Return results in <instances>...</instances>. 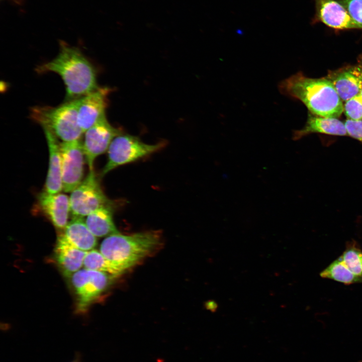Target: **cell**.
Returning <instances> with one entry per match:
<instances>
[{
	"label": "cell",
	"instance_id": "6da1fadb",
	"mask_svg": "<svg viewBox=\"0 0 362 362\" xmlns=\"http://www.w3.org/2000/svg\"><path fill=\"white\" fill-rule=\"evenodd\" d=\"M57 56L38 65L36 72L59 74L65 85L68 101L79 99L97 89L96 69L80 50L63 41H60Z\"/></svg>",
	"mask_w": 362,
	"mask_h": 362
},
{
	"label": "cell",
	"instance_id": "7a4b0ae2",
	"mask_svg": "<svg viewBox=\"0 0 362 362\" xmlns=\"http://www.w3.org/2000/svg\"><path fill=\"white\" fill-rule=\"evenodd\" d=\"M281 94L302 102L314 115L337 118L343 113V104L326 77L313 78L298 72L279 84Z\"/></svg>",
	"mask_w": 362,
	"mask_h": 362
},
{
	"label": "cell",
	"instance_id": "3957f363",
	"mask_svg": "<svg viewBox=\"0 0 362 362\" xmlns=\"http://www.w3.org/2000/svg\"><path fill=\"white\" fill-rule=\"evenodd\" d=\"M160 243L161 234L157 231L129 235L118 232L107 236L102 241L100 251L125 271L152 253Z\"/></svg>",
	"mask_w": 362,
	"mask_h": 362
},
{
	"label": "cell",
	"instance_id": "277c9868",
	"mask_svg": "<svg viewBox=\"0 0 362 362\" xmlns=\"http://www.w3.org/2000/svg\"><path fill=\"white\" fill-rule=\"evenodd\" d=\"M77 105L76 99L57 107L35 106L30 117L60 143L81 140L83 132L78 123Z\"/></svg>",
	"mask_w": 362,
	"mask_h": 362
},
{
	"label": "cell",
	"instance_id": "5b68a950",
	"mask_svg": "<svg viewBox=\"0 0 362 362\" xmlns=\"http://www.w3.org/2000/svg\"><path fill=\"white\" fill-rule=\"evenodd\" d=\"M165 141L155 144L144 143L137 137L124 133L117 136L111 142L107 150L106 163L100 173V177L115 168L137 161L163 148Z\"/></svg>",
	"mask_w": 362,
	"mask_h": 362
},
{
	"label": "cell",
	"instance_id": "8992f818",
	"mask_svg": "<svg viewBox=\"0 0 362 362\" xmlns=\"http://www.w3.org/2000/svg\"><path fill=\"white\" fill-rule=\"evenodd\" d=\"M69 201L70 214L73 218H83L98 209L114 208L116 205L104 193L94 169L89 170L85 178L71 192Z\"/></svg>",
	"mask_w": 362,
	"mask_h": 362
},
{
	"label": "cell",
	"instance_id": "52a82bcc",
	"mask_svg": "<svg viewBox=\"0 0 362 362\" xmlns=\"http://www.w3.org/2000/svg\"><path fill=\"white\" fill-rule=\"evenodd\" d=\"M107 273L80 269L71 277V282L76 297V312L84 313L88 307L106 290L112 277Z\"/></svg>",
	"mask_w": 362,
	"mask_h": 362
},
{
	"label": "cell",
	"instance_id": "ba28073f",
	"mask_svg": "<svg viewBox=\"0 0 362 362\" xmlns=\"http://www.w3.org/2000/svg\"><path fill=\"white\" fill-rule=\"evenodd\" d=\"M62 190L71 192L82 181L84 154L81 140L60 143Z\"/></svg>",
	"mask_w": 362,
	"mask_h": 362
},
{
	"label": "cell",
	"instance_id": "9c48e42d",
	"mask_svg": "<svg viewBox=\"0 0 362 362\" xmlns=\"http://www.w3.org/2000/svg\"><path fill=\"white\" fill-rule=\"evenodd\" d=\"M83 133V150L85 161L91 170L94 169L96 158L107 151L113 139L123 132L111 125L106 118Z\"/></svg>",
	"mask_w": 362,
	"mask_h": 362
},
{
	"label": "cell",
	"instance_id": "30bf717a",
	"mask_svg": "<svg viewBox=\"0 0 362 362\" xmlns=\"http://www.w3.org/2000/svg\"><path fill=\"white\" fill-rule=\"evenodd\" d=\"M32 213L44 216L56 228L63 230L70 213L69 197L61 193L51 194L44 190L37 195Z\"/></svg>",
	"mask_w": 362,
	"mask_h": 362
},
{
	"label": "cell",
	"instance_id": "8fae6325",
	"mask_svg": "<svg viewBox=\"0 0 362 362\" xmlns=\"http://www.w3.org/2000/svg\"><path fill=\"white\" fill-rule=\"evenodd\" d=\"M111 89L99 87L94 91L78 99L77 120L84 133L100 121L106 118L108 97Z\"/></svg>",
	"mask_w": 362,
	"mask_h": 362
},
{
	"label": "cell",
	"instance_id": "7c38bea8",
	"mask_svg": "<svg viewBox=\"0 0 362 362\" xmlns=\"http://www.w3.org/2000/svg\"><path fill=\"white\" fill-rule=\"evenodd\" d=\"M314 3L313 24L321 22L336 30L358 29L347 10L338 0H314Z\"/></svg>",
	"mask_w": 362,
	"mask_h": 362
},
{
	"label": "cell",
	"instance_id": "4fadbf2b",
	"mask_svg": "<svg viewBox=\"0 0 362 362\" xmlns=\"http://www.w3.org/2000/svg\"><path fill=\"white\" fill-rule=\"evenodd\" d=\"M326 77L345 102L360 94L362 89V62L330 71Z\"/></svg>",
	"mask_w": 362,
	"mask_h": 362
},
{
	"label": "cell",
	"instance_id": "5bb4252c",
	"mask_svg": "<svg viewBox=\"0 0 362 362\" xmlns=\"http://www.w3.org/2000/svg\"><path fill=\"white\" fill-rule=\"evenodd\" d=\"M87 252L71 245L61 234L58 236L54 250L55 258L66 277L71 278L80 269Z\"/></svg>",
	"mask_w": 362,
	"mask_h": 362
},
{
	"label": "cell",
	"instance_id": "9a60e30c",
	"mask_svg": "<svg viewBox=\"0 0 362 362\" xmlns=\"http://www.w3.org/2000/svg\"><path fill=\"white\" fill-rule=\"evenodd\" d=\"M49 151V164L44 191L51 194L62 190L60 142L54 136L44 133Z\"/></svg>",
	"mask_w": 362,
	"mask_h": 362
},
{
	"label": "cell",
	"instance_id": "2e32d148",
	"mask_svg": "<svg viewBox=\"0 0 362 362\" xmlns=\"http://www.w3.org/2000/svg\"><path fill=\"white\" fill-rule=\"evenodd\" d=\"M313 133L348 135L344 122L338 118L319 116L309 113L305 126L301 129L294 131L293 139L298 140Z\"/></svg>",
	"mask_w": 362,
	"mask_h": 362
},
{
	"label": "cell",
	"instance_id": "e0dca14e",
	"mask_svg": "<svg viewBox=\"0 0 362 362\" xmlns=\"http://www.w3.org/2000/svg\"><path fill=\"white\" fill-rule=\"evenodd\" d=\"M61 234L71 245L83 251L94 249L97 244L96 237L89 230L83 218H73Z\"/></svg>",
	"mask_w": 362,
	"mask_h": 362
},
{
	"label": "cell",
	"instance_id": "ac0fdd59",
	"mask_svg": "<svg viewBox=\"0 0 362 362\" xmlns=\"http://www.w3.org/2000/svg\"><path fill=\"white\" fill-rule=\"evenodd\" d=\"M114 208L103 207L88 215L85 223L96 237H102L118 233L113 220Z\"/></svg>",
	"mask_w": 362,
	"mask_h": 362
},
{
	"label": "cell",
	"instance_id": "d6986e66",
	"mask_svg": "<svg viewBox=\"0 0 362 362\" xmlns=\"http://www.w3.org/2000/svg\"><path fill=\"white\" fill-rule=\"evenodd\" d=\"M322 278L329 279L345 285L361 283L362 278L354 274L339 257L320 273Z\"/></svg>",
	"mask_w": 362,
	"mask_h": 362
},
{
	"label": "cell",
	"instance_id": "ffe728a7",
	"mask_svg": "<svg viewBox=\"0 0 362 362\" xmlns=\"http://www.w3.org/2000/svg\"><path fill=\"white\" fill-rule=\"evenodd\" d=\"M83 266L86 269L107 273L114 277L125 272L107 258L100 251L95 249L87 251Z\"/></svg>",
	"mask_w": 362,
	"mask_h": 362
},
{
	"label": "cell",
	"instance_id": "44dd1931",
	"mask_svg": "<svg viewBox=\"0 0 362 362\" xmlns=\"http://www.w3.org/2000/svg\"><path fill=\"white\" fill-rule=\"evenodd\" d=\"M339 257L351 272L362 278V250L357 243L348 242L345 250Z\"/></svg>",
	"mask_w": 362,
	"mask_h": 362
},
{
	"label": "cell",
	"instance_id": "7402d4cb",
	"mask_svg": "<svg viewBox=\"0 0 362 362\" xmlns=\"http://www.w3.org/2000/svg\"><path fill=\"white\" fill-rule=\"evenodd\" d=\"M343 113L348 119H362V96L359 94L344 102Z\"/></svg>",
	"mask_w": 362,
	"mask_h": 362
},
{
	"label": "cell",
	"instance_id": "603a6c76",
	"mask_svg": "<svg viewBox=\"0 0 362 362\" xmlns=\"http://www.w3.org/2000/svg\"><path fill=\"white\" fill-rule=\"evenodd\" d=\"M345 8L358 29H362V0H338Z\"/></svg>",
	"mask_w": 362,
	"mask_h": 362
},
{
	"label": "cell",
	"instance_id": "cb8c5ba5",
	"mask_svg": "<svg viewBox=\"0 0 362 362\" xmlns=\"http://www.w3.org/2000/svg\"><path fill=\"white\" fill-rule=\"evenodd\" d=\"M344 123L348 135L362 142V119L352 120L347 119Z\"/></svg>",
	"mask_w": 362,
	"mask_h": 362
},
{
	"label": "cell",
	"instance_id": "d4e9b609",
	"mask_svg": "<svg viewBox=\"0 0 362 362\" xmlns=\"http://www.w3.org/2000/svg\"><path fill=\"white\" fill-rule=\"evenodd\" d=\"M208 306L209 309L212 310L213 311H214L216 310H217V309L218 308L217 304L215 302H214V301L210 302L208 304Z\"/></svg>",
	"mask_w": 362,
	"mask_h": 362
},
{
	"label": "cell",
	"instance_id": "484cf974",
	"mask_svg": "<svg viewBox=\"0 0 362 362\" xmlns=\"http://www.w3.org/2000/svg\"><path fill=\"white\" fill-rule=\"evenodd\" d=\"M17 5H21L23 3L24 0H9Z\"/></svg>",
	"mask_w": 362,
	"mask_h": 362
},
{
	"label": "cell",
	"instance_id": "4316f807",
	"mask_svg": "<svg viewBox=\"0 0 362 362\" xmlns=\"http://www.w3.org/2000/svg\"><path fill=\"white\" fill-rule=\"evenodd\" d=\"M70 362H81L79 355L78 354H77L75 358Z\"/></svg>",
	"mask_w": 362,
	"mask_h": 362
},
{
	"label": "cell",
	"instance_id": "83f0119b",
	"mask_svg": "<svg viewBox=\"0 0 362 362\" xmlns=\"http://www.w3.org/2000/svg\"><path fill=\"white\" fill-rule=\"evenodd\" d=\"M360 95L362 96V89H361V92H360Z\"/></svg>",
	"mask_w": 362,
	"mask_h": 362
}]
</instances>
